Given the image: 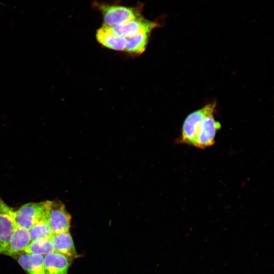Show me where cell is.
I'll return each mask as SVG.
<instances>
[{
	"mask_svg": "<svg viewBox=\"0 0 274 274\" xmlns=\"http://www.w3.org/2000/svg\"><path fill=\"white\" fill-rule=\"evenodd\" d=\"M47 220L53 234L69 231L71 216L59 201H51Z\"/></svg>",
	"mask_w": 274,
	"mask_h": 274,
	"instance_id": "277c9868",
	"label": "cell"
},
{
	"mask_svg": "<svg viewBox=\"0 0 274 274\" xmlns=\"http://www.w3.org/2000/svg\"><path fill=\"white\" fill-rule=\"evenodd\" d=\"M96 38L100 44L107 48L124 51L126 38L117 35L111 27L104 24L96 31Z\"/></svg>",
	"mask_w": 274,
	"mask_h": 274,
	"instance_id": "9c48e42d",
	"label": "cell"
},
{
	"mask_svg": "<svg viewBox=\"0 0 274 274\" xmlns=\"http://www.w3.org/2000/svg\"><path fill=\"white\" fill-rule=\"evenodd\" d=\"M216 105V102L213 101L188 115L183 123L177 142L193 146L203 118L215 112Z\"/></svg>",
	"mask_w": 274,
	"mask_h": 274,
	"instance_id": "6da1fadb",
	"label": "cell"
},
{
	"mask_svg": "<svg viewBox=\"0 0 274 274\" xmlns=\"http://www.w3.org/2000/svg\"><path fill=\"white\" fill-rule=\"evenodd\" d=\"M96 6L102 15L104 24L114 27L140 16V10L126 6L97 4Z\"/></svg>",
	"mask_w": 274,
	"mask_h": 274,
	"instance_id": "3957f363",
	"label": "cell"
},
{
	"mask_svg": "<svg viewBox=\"0 0 274 274\" xmlns=\"http://www.w3.org/2000/svg\"><path fill=\"white\" fill-rule=\"evenodd\" d=\"M214 113L207 115L203 119L193 146L203 149L214 144L217 132L221 125L214 118Z\"/></svg>",
	"mask_w": 274,
	"mask_h": 274,
	"instance_id": "5b68a950",
	"label": "cell"
},
{
	"mask_svg": "<svg viewBox=\"0 0 274 274\" xmlns=\"http://www.w3.org/2000/svg\"><path fill=\"white\" fill-rule=\"evenodd\" d=\"M150 33H140L126 38V44L124 51L132 55L143 53L147 46Z\"/></svg>",
	"mask_w": 274,
	"mask_h": 274,
	"instance_id": "4fadbf2b",
	"label": "cell"
},
{
	"mask_svg": "<svg viewBox=\"0 0 274 274\" xmlns=\"http://www.w3.org/2000/svg\"><path fill=\"white\" fill-rule=\"evenodd\" d=\"M28 231L31 241L39 239L50 238L53 234L47 219L39 221L33 225Z\"/></svg>",
	"mask_w": 274,
	"mask_h": 274,
	"instance_id": "9a60e30c",
	"label": "cell"
},
{
	"mask_svg": "<svg viewBox=\"0 0 274 274\" xmlns=\"http://www.w3.org/2000/svg\"><path fill=\"white\" fill-rule=\"evenodd\" d=\"M31 242L28 230L17 226L1 254L14 256L23 252Z\"/></svg>",
	"mask_w": 274,
	"mask_h": 274,
	"instance_id": "ba28073f",
	"label": "cell"
},
{
	"mask_svg": "<svg viewBox=\"0 0 274 274\" xmlns=\"http://www.w3.org/2000/svg\"><path fill=\"white\" fill-rule=\"evenodd\" d=\"M16 211L0 196V254L17 227Z\"/></svg>",
	"mask_w": 274,
	"mask_h": 274,
	"instance_id": "8992f818",
	"label": "cell"
},
{
	"mask_svg": "<svg viewBox=\"0 0 274 274\" xmlns=\"http://www.w3.org/2000/svg\"><path fill=\"white\" fill-rule=\"evenodd\" d=\"M51 201L30 202L16 211L15 219L17 226L29 230L39 221L47 219Z\"/></svg>",
	"mask_w": 274,
	"mask_h": 274,
	"instance_id": "7a4b0ae2",
	"label": "cell"
},
{
	"mask_svg": "<svg viewBox=\"0 0 274 274\" xmlns=\"http://www.w3.org/2000/svg\"><path fill=\"white\" fill-rule=\"evenodd\" d=\"M53 252V243L50 238H47L31 241L23 252L45 256Z\"/></svg>",
	"mask_w": 274,
	"mask_h": 274,
	"instance_id": "5bb4252c",
	"label": "cell"
},
{
	"mask_svg": "<svg viewBox=\"0 0 274 274\" xmlns=\"http://www.w3.org/2000/svg\"><path fill=\"white\" fill-rule=\"evenodd\" d=\"M17 261L28 274H45L43 255L23 252Z\"/></svg>",
	"mask_w": 274,
	"mask_h": 274,
	"instance_id": "7c38bea8",
	"label": "cell"
},
{
	"mask_svg": "<svg viewBox=\"0 0 274 274\" xmlns=\"http://www.w3.org/2000/svg\"><path fill=\"white\" fill-rule=\"evenodd\" d=\"M50 239L55 252L62 254L72 259L79 257L69 231L53 234Z\"/></svg>",
	"mask_w": 274,
	"mask_h": 274,
	"instance_id": "8fae6325",
	"label": "cell"
},
{
	"mask_svg": "<svg viewBox=\"0 0 274 274\" xmlns=\"http://www.w3.org/2000/svg\"><path fill=\"white\" fill-rule=\"evenodd\" d=\"M159 24L155 21L144 18L141 16L124 24L112 27L118 35L127 38L140 33H150Z\"/></svg>",
	"mask_w": 274,
	"mask_h": 274,
	"instance_id": "52a82bcc",
	"label": "cell"
},
{
	"mask_svg": "<svg viewBox=\"0 0 274 274\" xmlns=\"http://www.w3.org/2000/svg\"><path fill=\"white\" fill-rule=\"evenodd\" d=\"M72 260L70 257L55 251L45 255V274H68Z\"/></svg>",
	"mask_w": 274,
	"mask_h": 274,
	"instance_id": "30bf717a",
	"label": "cell"
}]
</instances>
